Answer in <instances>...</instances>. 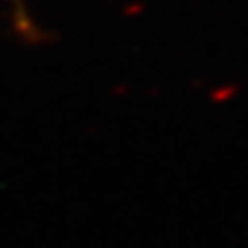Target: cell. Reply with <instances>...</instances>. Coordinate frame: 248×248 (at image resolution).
I'll return each mask as SVG.
<instances>
[{"instance_id":"obj_1","label":"cell","mask_w":248,"mask_h":248,"mask_svg":"<svg viewBox=\"0 0 248 248\" xmlns=\"http://www.w3.org/2000/svg\"><path fill=\"white\" fill-rule=\"evenodd\" d=\"M11 6H13V13L17 15V25L23 33H31L33 27H31V19L27 17V11H25V0H6Z\"/></svg>"}]
</instances>
